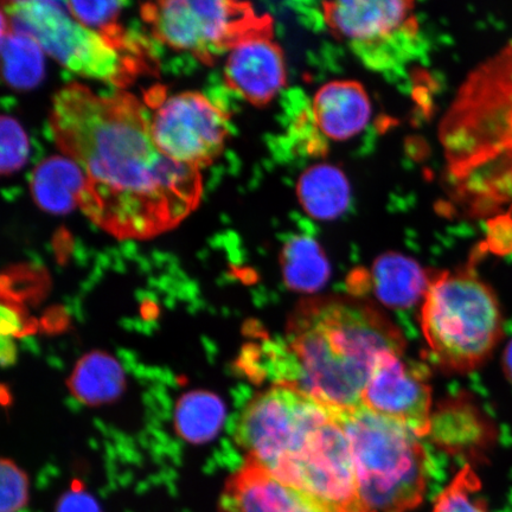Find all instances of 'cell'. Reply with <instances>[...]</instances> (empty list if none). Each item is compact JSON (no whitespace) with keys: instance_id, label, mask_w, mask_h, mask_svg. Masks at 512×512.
Returning <instances> with one entry per match:
<instances>
[{"instance_id":"cell-1","label":"cell","mask_w":512,"mask_h":512,"mask_svg":"<svg viewBox=\"0 0 512 512\" xmlns=\"http://www.w3.org/2000/svg\"><path fill=\"white\" fill-rule=\"evenodd\" d=\"M49 127L86 177L79 208L114 238H155L200 203V170L158 149L150 114L136 96L68 83L54 95Z\"/></svg>"},{"instance_id":"cell-2","label":"cell","mask_w":512,"mask_h":512,"mask_svg":"<svg viewBox=\"0 0 512 512\" xmlns=\"http://www.w3.org/2000/svg\"><path fill=\"white\" fill-rule=\"evenodd\" d=\"M405 348L401 332L360 300L309 298L287 324L284 370L288 384L338 411L362 406L377 356Z\"/></svg>"},{"instance_id":"cell-3","label":"cell","mask_w":512,"mask_h":512,"mask_svg":"<svg viewBox=\"0 0 512 512\" xmlns=\"http://www.w3.org/2000/svg\"><path fill=\"white\" fill-rule=\"evenodd\" d=\"M443 142L469 200L490 206L512 195V48L467 82L447 115Z\"/></svg>"},{"instance_id":"cell-4","label":"cell","mask_w":512,"mask_h":512,"mask_svg":"<svg viewBox=\"0 0 512 512\" xmlns=\"http://www.w3.org/2000/svg\"><path fill=\"white\" fill-rule=\"evenodd\" d=\"M421 328L439 366L466 374L489 360L503 337L501 305L472 271L432 274L421 307Z\"/></svg>"},{"instance_id":"cell-5","label":"cell","mask_w":512,"mask_h":512,"mask_svg":"<svg viewBox=\"0 0 512 512\" xmlns=\"http://www.w3.org/2000/svg\"><path fill=\"white\" fill-rule=\"evenodd\" d=\"M367 512H408L424 501L428 458L418 435L363 406L338 411Z\"/></svg>"},{"instance_id":"cell-6","label":"cell","mask_w":512,"mask_h":512,"mask_svg":"<svg viewBox=\"0 0 512 512\" xmlns=\"http://www.w3.org/2000/svg\"><path fill=\"white\" fill-rule=\"evenodd\" d=\"M2 27L27 35L60 64L82 78L123 85L132 76L130 57L112 38L88 28L70 15L66 2H4Z\"/></svg>"},{"instance_id":"cell-7","label":"cell","mask_w":512,"mask_h":512,"mask_svg":"<svg viewBox=\"0 0 512 512\" xmlns=\"http://www.w3.org/2000/svg\"><path fill=\"white\" fill-rule=\"evenodd\" d=\"M143 17L166 46L210 62L229 53L249 31L265 23L251 4L226 0H162L143 6Z\"/></svg>"},{"instance_id":"cell-8","label":"cell","mask_w":512,"mask_h":512,"mask_svg":"<svg viewBox=\"0 0 512 512\" xmlns=\"http://www.w3.org/2000/svg\"><path fill=\"white\" fill-rule=\"evenodd\" d=\"M326 27L370 68L405 62L418 40L414 4L403 0H341L322 4Z\"/></svg>"},{"instance_id":"cell-9","label":"cell","mask_w":512,"mask_h":512,"mask_svg":"<svg viewBox=\"0 0 512 512\" xmlns=\"http://www.w3.org/2000/svg\"><path fill=\"white\" fill-rule=\"evenodd\" d=\"M150 121L158 149L174 162L198 170L219 157L229 133L227 114L196 92L159 100Z\"/></svg>"},{"instance_id":"cell-10","label":"cell","mask_w":512,"mask_h":512,"mask_svg":"<svg viewBox=\"0 0 512 512\" xmlns=\"http://www.w3.org/2000/svg\"><path fill=\"white\" fill-rule=\"evenodd\" d=\"M401 356L392 351L377 356L362 393V406L399 422L419 438L428 437L432 421L431 388Z\"/></svg>"},{"instance_id":"cell-11","label":"cell","mask_w":512,"mask_h":512,"mask_svg":"<svg viewBox=\"0 0 512 512\" xmlns=\"http://www.w3.org/2000/svg\"><path fill=\"white\" fill-rule=\"evenodd\" d=\"M224 76L230 88L254 106H264L286 85L283 49L274 40L272 19L249 31L229 50Z\"/></svg>"},{"instance_id":"cell-12","label":"cell","mask_w":512,"mask_h":512,"mask_svg":"<svg viewBox=\"0 0 512 512\" xmlns=\"http://www.w3.org/2000/svg\"><path fill=\"white\" fill-rule=\"evenodd\" d=\"M220 512H335L315 497L281 482L246 458L229 478L220 498Z\"/></svg>"},{"instance_id":"cell-13","label":"cell","mask_w":512,"mask_h":512,"mask_svg":"<svg viewBox=\"0 0 512 512\" xmlns=\"http://www.w3.org/2000/svg\"><path fill=\"white\" fill-rule=\"evenodd\" d=\"M310 113L320 136L332 142H348L366 130L373 105L362 83L334 80L317 89Z\"/></svg>"},{"instance_id":"cell-14","label":"cell","mask_w":512,"mask_h":512,"mask_svg":"<svg viewBox=\"0 0 512 512\" xmlns=\"http://www.w3.org/2000/svg\"><path fill=\"white\" fill-rule=\"evenodd\" d=\"M296 195L304 213L322 222L339 219L352 202L349 177L339 166L328 162L312 164L302 172Z\"/></svg>"},{"instance_id":"cell-15","label":"cell","mask_w":512,"mask_h":512,"mask_svg":"<svg viewBox=\"0 0 512 512\" xmlns=\"http://www.w3.org/2000/svg\"><path fill=\"white\" fill-rule=\"evenodd\" d=\"M431 277L411 256L388 252L374 261L370 283L383 304L411 307L424 300Z\"/></svg>"},{"instance_id":"cell-16","label":"cell","mask_w":512,"mask_h":512,"mask_svg":"<svg viewBox=\"0 0 512 512\" xmlns=\"http://www.w3.org/2000/svg\"><path fill=\"white\" fill-rule=\"evenodd\" d=\"M86 188V177L66 156L43 160L32 172L30 189L38 207L54 214H64L79 207Z\"/></svg>"},{"instance_id":"cell-17","label":"cell","mask_w":512,"mask_h":512,"mask_svg":"<svg viewBox=\"0 0 512 512\" xmlns=\"http://www.w3.org/2000/svg\"><path fill=\"white\" fill-rule=\"evenodd\" d=\"M430 435L447 450L476 453L490 444L494 430L475 406L462 400L447 403L432 414Z\"/></svg>"},{"instance_id":"cell-18","label":"cell","mask_w":512,"mask_h":512,"mask_svg":"<svg viewBox=\"0 0 512 512\" xmlns=\"http://www.w3.org/2000/svg\"><path fill=\"white\" fill-rule=\"evenodd\" d=\"M68 388L83 405H107L123 395L126 388L125 371L112 355L92 351L76 363L68 380Z\"/></svg>"},{"instance_id":"cell-19","label":"cell","mask_w":512,"mask_h":512,"mask_svg":"<svg viewBox=\"0 0 512 512\" xmlns=\"http://www.w3.org/2000/svg\"><path fill=\"white\" fill-rule=\"evenodd\" d=\"M281 271L285 284L291 290L315 293L331 275L328 256L312 236L294 235L285 242L280 254Z\"/></svg>"},{"instance_id":"cell-20","label":"cell","mask_w":512,"mask_h":512,"mask_svg":"<svg viewBox=\"0 0 512 512\" xmlns=\"http://www.w3.org/2000/svg\"><path fill=\"white\" fill-rule=\"evenodd\" d=\"M174 421L179 438L191 445L207 444L221 432L226 406L219 395L192 390L178 400Z\"/></svg>"},{"instance_id":"cell-21","label":"cell","mask_w":512,"mask_h":512,"mask_svg":"<svg viewBox=\"0 0 512 512\" xmlns=\"http://www.w3.org/2000/svg\"><path fill=\"white\" fill-rule=\"evenodd\" d=\"M3 75L9 85L30 88L43 76V50L31 37L12 30L2 31Z\"/></svg>"},{"instance_id":"cell-22","label":"cell","mask_w":512,"mask_h":512,"mask_svg":"<svg viewBox=\"0 0 512 512\" xmlns=\"http://www.w3.org/2000/svg\"><path fill=\"white\" fill-rule=\"evenodd\" d=\"M479 491V479L466 465L435 499L432 512H489Z\"/></svg>"},{"instance_id":"cell-23","label":"cell","mask_w":512,"mask_h":512,"mask_svg":"<svg viewBox=\"0 0 512 512\" xmlns=\"http://www.w3.org/2000/svg\"><path fill=\"white\" fill-rule=\"evenodd\" d=\"M0 170L4 175L14 174L27 162L29 139L14 118L3 115L0 120Z\"/></svg>"},{"instance_id":"cell-24","label":"cell","mask_w":512,"mask_h":512,"mask_svg":"<svg viewBox=\"0 0 512 512\" xmlns=\"http://www.w3.org/2000/svg\"><path fill=\"white\" fill-rule=\"evenodd\" d=\"M0 512H19L29 501V480L27 473L11 459H3L0 464Z\"/></svg>"},{"instance_id":"cell-25","label":"cell","mask_w":512,"mask_h":512,"mask_svg":"<svg viewBox=\"0 0 512 512\" xmlns=\"http://www.w3.org/2000/svg\"><path fill=\"white\" fill-rule=\"evenodd\" d=\"M70 15L88 28L107 27L114 22L124 2H66Z\"/></svg>"},{"instance_id":"cell-26","label":"cell","mask_w":512,"mask_h":512,"mask_svg":"<svg viewBox=\"0 0 512 512\" xmlns=\"http://www.w3.org/2000/svg\"><path fill=\"white\" fill-rule=\"evenodd\" d=\"M489 240L496 252L512 251V213L496 217L494 221H491Z\"/></svg>"},{"instance_id":"cell-27","label":"cell","mask_w":512,"mask_h":512,"mask_svg":"<svg viewBox=\"0 0 512 512\" xmlns=\"http://www.w3.org/2000/svg\"><path fill=\"white\" fill-rule=\"evenodd\" d=\"M56 512H101L95 499L80 490H73L63 495L57 504Z\"/></svg>"},{"instance_id":"cell-28","label":"cell","mask_w":512,"mask_h":512,"mask_svg":"<svg viewBox=\"0 0 512 512\" xmlns=\"http://www.w3.org/2000/svg\"><path fill=\"white\" fill-rule=\"evenodd\" d=\"M0 330H2V336L15 337L22 331L23 323L19 313L12 309V307L2 305V313H0Z\"/></svg>"},{"instance_id":"cell-29","label":"cell","mask_w":512,"mask_h":512,"mask_svg":"<svg viewBox=\"0 0 512 512\" xmlns=\"http://www.w3.org/2000/svg\"><path fill=\"white\" fill-rule=\"evenodd\" d=\"M17 360V349L12 337L2 336V342H0V361H2L3 367H10Z\"/></svg>"},{"instance_id":"cell-30","label":"cell","mask_w":512,"mask_h":512,"mask_svg":"<svg viewBox=\"0 0 512 512\" xmlns=\"http://www.w3.org/2000/svg\"><path fill=\"white\" fill-rule=\"evenodd\" d=\"M503 369L505 375H507L508 379L512 382V341L507 345L504 351Z\"/></svg>"}]
</instances>
